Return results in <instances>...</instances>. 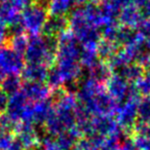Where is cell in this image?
Listing matches in <instances>:
<instances>
[{
	"label": "cell",
	"mask_w": 150,
	"mask_h": 150,
	"mask_svg": "<svg viewBox=\"0 0 150 150\" xmlns=\"http://www.w3.org/2000/svg\"><path fill=\"white\" fill-rule=\"evenodd\" d=\"M8 38H9L8 28H7V26L2 21H0V47L3 46L8 41Z\"/></svg>",
	"instance_id": "ac0fdd59"
},
{
	"label": "cell",
	"mask_w": 150,
	"mask_h": 150,
	"mask_svg": "<svg viewBox=\"0 0 150 150\" xmlns=\"http://www.w3.org/2000/svg\"><path fill=\"white\" fill-rule=\"evenodd\" d=\"M21 92L30 103L48 100L52 96V90L44 82H25Z\"/></svg>",
	"instance_id": "5b68a950"
},
{
	"label": "cell",
	"mask_w": 150,
	"mask_h": 150,
	"mask_svg": "<svg viewBox=\"0 0 150 150\" xmlns=\"http://www.w3.org/2000/svg\"><path fill=\"white\" fill-rule=\"evenodd\" d=\"M41 1H47V0H41Z\"/></svg>",
	"instance_id": "7402d4cb"
},
{
	"label": "cell",
	"mask_w": 150,
	"mask_h": 150,
	"mask_svg": "<svg viewBox=\"0 0 150 150\" xmlns=\"http://www.w3.org/2000/svg\"><path fill=\"white\" fill-rule=\"evenodd\" d=\"M15 138L13 137L11 133L3 129H0V150H6L13 141Z\"/></svg>",
	"instance_id": "2e32d148"
},
{
	"label": "cell",
	"mask_w": 150,
	"mask_h": 150,
	"mask_svg": "<svg viewBox=\"0 0 150 150\" xmlns=\"http://www.w3.org/2000/svg\"><path fill=\"white\" fill-rule=\"evenodd\" d=\"M23 82L22 78L18 75H11L6 76L2 81L0 82V90H2L7 96H11L19 93L22 88Z\"/></svg>",
	"instance_id": "7c38bea8"
},
{
	"label": "cell",
	"mask_w": 150,
	"mask_h": 150,
	"mask_svg": "<svg viewBox=\"0 0 150 150\" xmlns=\"http://www.w3.org/2000/svg\"><path fill=\"white\" fill-rule=\"evenodd\" d=\"M52 112V103L48 99L35 103H28L21 118L22 123L44 125Z\"/></svg>",
	"instance_id": "277c9868"
},
{
	"label": "cell",
	"mask_w": 150,
	"mask_h": 150,
	"mask_svg": "<svg viewBox=\"0 0 150 150\" xmlns=\"http://www.w3.org/2000/svg\"><path fill=\"white\" fill-rule=\"evenodd\" d=\"M24 56L18 54L8 46L0 47V82L6 76L21 75L25 67Z\"/></svg>",
	"instance_id": "3957f363"
},
{
	"label": "cell",
	"mask_w": 150,
	"mask_h": 150,
	"mask_svg": "<svg viewBox=\"0 0 150 150\" xmlns=\"http://www.w3.org/2000/svg\"><path fill=\"white\" fill-rule=\"evenodd\" d=\"M97 50H91V48H82L80 52L79 63L82 67L86 68H92L94 65H96V59H97Z\"/></svg>",
	"instance_id": "5bb4252c"
},
{
	"label": "cell",
	"mask_w": 150,
	"mask_h": 150,
	"mask_svg": "<svg viewBox=\"0 0 150 150\" xmlns=\"http://www.w3.org/2000/svg\"><path fill=\"white\" fill-rule=\"evenodd\" d=\"M8 99L9 97L2 90H0V114H2V113H4L6 111Z\"/></svg>",
	"instance_id": "d6986e66"
},
{
	"label": "cell",
	"mask_w": 150,
	"mask_h": 150,
	"mask_svg": "<svg viewBox=\"0 0 150 150\" xmlns=\"http://www.w3.org/2000/svg\"><path fill=\"white\" fill-rule=\"evenodd\" d=\"M8 44L13 50H15L18 54H21L24 56V52H26V48L29 43V37L26 35V33L17 34V35H11L8 38Z\"/></svg>",
	"instance_id": "4fadbf2b"
},
{
	"label": "cell",
	"mask_w": 150,
	"mask_h": 150,
	"mask_svg": "<svg viewBox=\"0 0 150 150\" xmlns=\"http://www.w3.org/2000/svg\"><path fill=\"white\" fill-rule=\"evenodd\" d=\"M18 123H16L6 113H2L0 114V129L6 131L11 133L13 131H16L18 127Z\"/></svg>",
	"instance_id": "9a60e30c"
},
{
	"label": "cell",
	"mask_w": 150,
	"mask_h": 150,
	"mask_svg": "<svg viewBox=\"0 0 150 150\" xmlns=\"http://www.w3.org/2000/svg\"><path fill=\"white\" fill-rule=\"evenodd\" d=\"M58 38L48 36H31L24 52V60L27 64H41L52 67L56 61Z\"/></svg>",
	"instance_id": "6da1fadb"
},
{
	"label": "cell",
	"mask_w": 150,
	"mask_h": 150,
	"mask_svg": "<svg viewBox=\"0 0 150 150\" xmlns=\"http://www.w3.org/2000/svg\"><path fill=\"white\" fill-rule=\"evenodd\" d=\"M69 28L68 19L66 17H56L50 16L44 24L42 33L43 36L58 38Z\"/></svg>",
	"instance_id": "9c48e42d"
},
{
	"label": "cell",
	"mask_w": 150,
	"mask_h": 150,
	"mask_svg": "<svg viewBox=\"0 0 150 150\" xmlns=\"http://www.w3.org/2000/svg\"><path fill=\"white\" fill-rule=\"evenodd\" d=\"M16 132L18 134L16 139L22 144L25 150L37 147L38 143L40 142V138L33 125L21 122L18 125Z\"/></svg>",
	"instance_id": "8992f818"
},
{
	"label": "cell",
	"mask_w": 150,
	"mask_h": 150,
	"mask_svg": "<svg viewBox=\"0 0 150 150\" xmlns=\"http://www.w3.org/2000/svg\"><path fill=\"white\" fill-rule=\"evenodd\" d=\"M48 74V67L41 64H26L21 73L25 82H44Z\"/></svg>",
	"instance_id": "ba28073f"
},
{
	"label": "cell",
	"mask_w": 150,
	"mask_h": 150,
	"mask_svg": "<svg viewBox=\"0 0 150 150\" xmlns=\"http://www.w3.org/2000/svg\"><path fill=\"white\" fill-rule=\"evenodd\" d=\"M80 137H81V134L79 129L75 127L59 135L54 140L62 150H73L75 145L79 141Z\"/></svg>",
	"instance_id": "30bf717a"
},
{
	"label": "cell",
	"mask_w": 150,
	"mask_h": 150,
	"mask_svg": "<svg viewBox=\"0 0 150 150\" xmlns=\"http://www.w3.org/2000/svg\"><path fill=\"white\" fill-rule=\"evenodd\" d=\"M42 2L46 1L35 0L21 13V25L24 31L30 34V36H36L42 33L44 24L50 17L47 3Z\"/></svg>",
	"instance_id": "7a4b0ae2"
},
{
	"label": "cell",
	"mask_w": 150,
	"mask_h": 150,
	"mask_svg": "<svg viewBox=\"0 0 150 150\" xmlns=\"http://www.w3.org/2000/svg\"><path fill=\"white\" fill-rule=\"evenodd\" d=\"M6 150H25V149H24V147L22 146V144L15 138L13 141L11 142V144L9 145V147L7 148Z\"/></svg>",
	"instance_id": "ffe728a7"
},
{
	"label": "cell",
	"mask_w": 150,
	"mask_h": 150,
	"mask_svg": "<svg viewBox=\"0 0 150 150\" xmlns=\"http://www.w3.org/2000/svg\"><path fill=\"white\" fill-rule=\"evenodd\" d=\"M73 1H74L75 6L77 7V6H81V5H83L84 3H86V0H73Z\"/></svg>",
	"instance_id": "44dd1931"
},
{
	"label": "cell",
	"mask_w": 150,
	"mask_h": 150,
	"mask_svg": "<svg viewBox=\"0 0 150 150\" xmlns=\"http://www.w3.org/2000/svg\"><path fill=\"white\" fill-rule=\"evenodd\" d=\"M74 8L73 0H47V11L50 16L66 17Z\"/></svg>",
	"instance_id": "8fae6325"
},
{
	"label": "cell",
	"mask_w": 150,
	"mask_h": 150,
	"mask_svg": "<svg viewBox=\"0 0 150 150\" xmlns=\"http://www.w3.org/2000/svg\"><path fill=\"white\" fill-rule=\"evenodd\" d=\"M3 1H6L9 5H11L20 13H22V11H24L33 2V0H3Z\"/></svg>",
	"instance_id": "e0dca14e"
},
{
	"label": "cell",
	"mask_w": 150,
	"mask_h": 150,
	"mask_svg": "<svg viewBox=\"0 0 150 150\" xmlns=\"http://www.w3.org/2000/svg\"><path fill=\"white\" fill-rule=\"evenodd\" d=\"M28 100L26 99V97L23 95V93L20 91L19 93L15 95H11L9 96L8 99V104H7L6 108V113L16 123L20 125L21 123V118L23 112L25 110L26 106L28 104Z\"/></svg>",
	"instance_id": "52a82bcc"
}]
</instances>
